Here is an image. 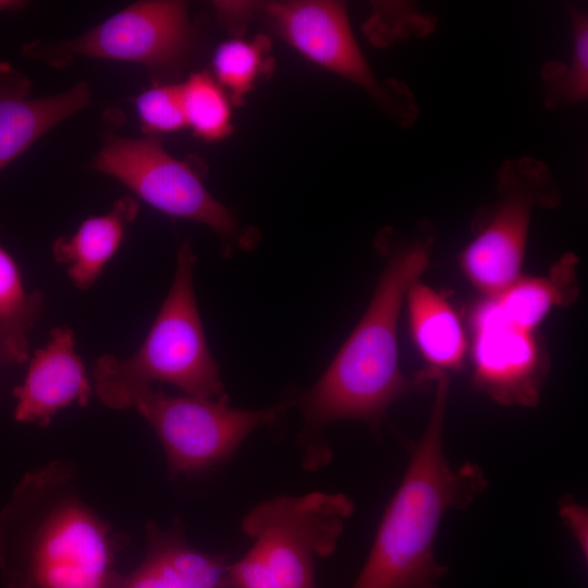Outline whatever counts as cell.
I'll use <instances>...</instances> for the list:
<instances>
[{
	"mask_svg": "<svg viewBox=\"0 0 588 588\" xmlns=\"http://www.w3.org/2000/svg\"><path fill=\"white\" fill-rule=\"evenodd\" d=\"M548 99L554 102H576L588 94V21L583 12H573V57L560 74H550Z\"/></svg>",
	"mask_w": 588,
	"mask_h": 588,
	"instance_id": "obj_21",
	"label": "cell"
},
{
	"mask_svg": "<svg viewBox=\"0 0 588 588\" xmlns=\"http://www.w3.org/2000/svg\"><path fill=\"white\" fill-rule=\"evenodd\" d=\"M473 327L476 384L501 404L535 405L544 364L532 332L504 321L491 298L475 310Z\"/></svg>",
	"mask_w": 588,
	"mask_h": 588,
	"instance_id": "obj_10",
	"label": "cell"
},
{
	"mask_svg": "<svg viewBox=\"0 0 588 588\" xmlns=\"http://www.w3.org/2000/svg\"><path fill=\"white\" fill-rule=\"evenodd\" d=\"M195 260L191 244L183 243L171 287L136 353L127 358L106 354L95 362L91 385L106 406L131 408L134 397L156 382L199 399L228 396L196 301Z\"/></svg>",
	"mask_w": 588,
	"mask_h": 588,
	"instance_id": "obj_4",
	"label": "cell"
},
{
	"mask_svg": "<svg viewBox=\"0 0 588 588\" xmlns=\"http://www.w3.org/2000/svg\"><path fill=\"white\" fill-rule=\"evenodd\" d=\"M145 131L169 133L186 126L181 85H156L135 101Z\"/></svg>",
	"mask_w": 588,
	"mask_h": 588,
	"instance_id": "obj_22",
	"label": "cell"
},
{
	"mask_svg": "<svg viewBox=\"0 0 588 588\" xmlns=\"http://www.w3.org/2000/svg\"><path fill=\"white\" fill-rule=\"evenodd\" d=\"M91 166L159 211L205 224L233 246L250 247L230 210L186 163L169 155L156 139L109 134Z\"/></svg>",
	"mask_w": 588,
	"mask_h": 588,
	"instance_id": "obj_7",
	"label": "cell"
},
{
	"mask_svg": "<svg viewBox=\"0 0 588 588\" xmlns=\"http://www.w3.org/2000/svg\"><path fill=\"white\" fill-rule=\"evenodd\" d=\"M266 11L283 38L315 63L378 96L382 93L350 26L334 1L270 3Z\"/></svg>",
	"mask_w": 588,
	"mask_h": 588,
	"instance_id": "obj_11",
	"label": "cell"
},
{
	"mask_svg": "<svg viewBox=\"0 0 588 588\" xmlns=\"http://www.w3.org/2000/svg\"><path fill=\"white\" fill-rule=\"evenodd\" d=\"M23 7L20 1H0V10H19Z\"/></svg>",
	"mask_w": 588,
	"mask_h": 588,
	"instance_id": "obj_24",
	"label": "cell"
},
{
	"mask_svg": "<svg viewBox=\"0 0 588 588\" xmlns=\"http://www.w3.org/2000/svg\"><path fill=\"white\" fill-rule=\"evenodd\" d=\"M438 385L425 433L414 444L405 475L388 504L368 558L352 588H438L446 569L434 541L444 514L467 507L487 487L482 469L453 467L443 448L448 379Z\"/></svg>",
	"mask_w": 588,
	"mask_h": 588,
	"instance_id": "obj_3",
	"label": "cell"
},
{
	"mask_svg": "<svg viewBox=\"0 0 588 588\" xmlns=\"http://www.w3.org/2000/svg\"><path fill=\"white\" fill-rule=\"evenodd\" d=\"M29 81L0 63V171L50 128L89 102L85 83L44 98H28Z\"/></svg>",
	"mask_w": 588,
	"mask_h": 588,
	"instance_id": "obj_14",
	"label": "cell"
},
{
	"mask_svg": "<svg viewBox=\"0 0 588 588\" xmlns=\"http://www.w3.org/2000/svg\"><path fill=\"white\" fill-rule=\"evenodd\" d=\"M191 38L186 5L180 1H140L111 15L82 36L28 44V56L65 64L72 56L163 66L185 52Z\"/></svg>",
	"mask_w": 588,
	"mask_h": 588,
	"instance_id": "obj_8",
	"label": "cell"
},
{
	"mask_svg": "<svg viewBox=\"0 0 588 588\" xmlns=\"http://www.w3.org/2000/svg\"><path fill=\"white\" fill-rule=\"evenodd\" d=\"M267 42L230 39L215 52L212 64L218 82L229 89L235 101H240L256 83L264 66Z\"/></svg>",
	"mask_w": 588,
	"mask_h": 588,
	"instance_id": "obj_20",
	"label": "cell"
},
{
	"mask_svg": "<svg viewBox=\"0 0 588 588\" xmlns=\"http://www.w3.org/2000/svg\"><path fill=\"white\" fill-rule=\"evenodd\" d=\"M573 265L574 258H565L550 277H519L502 293L488 298L493 301L504 321L532 332L554 306L565 304L563 283L573 272Z\"/></svg>",
	"mask_w": 588,
	"mask_h": 588,
	"instance_id": "obj_18",
	"label": "cell"
},
{
	"mask_svg": "<svg viewBox=\"0 0 588 588\" xmlns=\"http://www.w3.org/2000/svg\"><path fill=\"white\" fill-rule=\"evenodd\" d=\"M28 360L23 382L13 389L15 420L45 427L60 409L88 404L94 390L71 328L52 329L46 345Z\"/></svg>",
	"mask_w": 588,
	"mask_h": 588,
	"instance_id": "obj_12",
	"label": "cell"
},
{
	"mask_svg": "<svg viewBox=\"0 0 588 588\" xmlns=\"http://www.w3.org/2000/svg\"><path fill=\"white\" fill-rule=\"evenodd\" d=\"M293 400L260 409L230 406L229 396L218 400L168 395L152 387L133 400L151 426L167 457L172 477L197 474L228 460L254 430L273 425Z\"/></svg>",
	"mask_w": 588,
	"mask_h": 588,
	"instance_id": "obj_6",
	"label": "cell"
},
{
	"mask_svg": "<svg viewBox=\"0 0 588 588\" xmlns=\"http://www.w3.org/2000/svg\"><path fill=\"white\" fill-rule=\"evenodd\" d=\"M181 88L186 126L208 140L224 137L231 128V111L221 86L208 74L195 73Z\"/></svg>",
	"mask_w": 588,
	"mask_h": 588,
	"instance_id": "obj_19",
	"label": "cell"
},
{
	"mask_svg": "<svg viewBox=\"0 0 588 588\" xmlns=\"http://www.w3.org/2000/svg\"><path fill=\"white\" fill-rule=\"evenodd\" d=\"M564 519L578 538L580 547L586 551L587 544L584 542V528L587 526V514L581 505L575 501L565 502L562 507ZM586 538V537H585Z\"/></svg>",
	"mask_w": 588,
	"mask_h": 588,
	"instance_id": "obj_23",
	"label": "cell"
},
{
	"mask_svg": "<svg viewBox=\"0 0 588 588\" xmlns=\"http://www.w3.org/2000/svg\"><path fill=\"white\" fill-rule=\"evenodd\" d=\"M147 548L131 573H114L108 588H220L226 580L224 555L204 553L192 547L177 517L170 528L146 526Z\"/></svg>",
	"mask_w": 588,
	"mask_h": 588,
	"instance_id": "obj_13",
	"label": "cell"
},
{
	"mask_svg": "<svg viewBox=\"0 0 588 588\" xmlns=\"http://www.w3.org/2000/svg\"><path fill=\"white\" fill-rule=\"evenodd\" d=\"M429 250L428 241L416 242L390 257L356 328L319 380L293 400L304 417L306 468L330 460L318 438L323 427L354 419L379 432L388 408L414 389L399 368L397 321L409 287L429 265Z\"/></svg>",
	"mask_w": 588,
	"mask_h": 588,
	"instance_id": "obj_1",
	"label": "cell"
},
{
	"mask_svg": "<svg viewBox=\"0 0 588 588\" xmlns=\"http://www.w3.org/2000/svg\"><path fill=\"white\" fill-rule=\"evenodd\" d=\"M405 298L411 332L425 360L436 371L457 367L467 345L461 321L451 305L418 281L409 287Z\"/></svg>",
	"mask_w": 588,
	"mask_h": 588,
	"instance_id": "obj_16",
	"label": "cell"
},
{
	"mask_svg": "<svg viewBox=\"0 0 588 588\" xmlns=\"http://www.w3.org/2000/svg\"><path fill=\"white\" fill-rule=\"evenodd\" d=\"M541 172L504 169L503 196L495 212L462 253L465 275L487 297L499 295L520 277L536 196L532 187L540 184Z\"/></svg>",
	"mask_w": 588,
	"mask_h": 588,
	"instance_id": "obj_9",
	"label": "cell"
},
{
	"mask_svg": "<svg viewBox=\"0 0 588 588\" xmlns=\"http://www.w3.org/2000/svg\"><path fill=\"white\" fill-rule=\"evenodd\" d=\"M220 588H231V587L229 586L228 580H225V583Z\"/></svg>",
	"mask_w": 588,
	"mask_h": 588,
	"instance_id": "obj_25",
	"label": "cell"
},
{
	"mask_svg": "<svg viewBox=\"0 0 588 588\" xmlns=\"http://www.w3.org/2000/svg\"><path fill=\"white\" fill-rule=\"evenodd\" d=\"M0 363H2V360H1V356H0Z\"/></svg>",
	"mask_w": 588,
	"mask_h": 588,
	"instance_id": "obj_26",
	"label": "cell"
},
{
	"mask_svg": "<svg viewBox=\"0 0 588 588\" xmlns=\"http://www.w3.org/2000/svg\"><path fill=\"white\" fill-rule=\"evenodd\" d=\"M52 462L28 473L0 514V568L10 588H108L119 540Z\"/></svg>",
	"mask_w": 588,
	"mask_h": 588,
	"instance_id": "obj_2",
	"label": "cell"
},
{
	"mask_svg": "<svg viewBox=\"0 0 588 588\" xmlns=\"http://www.w3.org/2000/svg\"><path fill=\"white\" fill-rule=\"evenodd\" d=\"M42 293L28 292L14 258L0 245V356L8 365L29 359V335L42 308Z\"/></svg>",
	"mask_w": 588,
	"mask_h": 588,
	"instance_id": "obj_17",
	"label": "cell"
},
{
	"mask_svg": "<svg viewBox=\"0 0 588 588\" xmlns=\"http://www.w3.org/2000/svg\"><path fill=\"white\" fill-rule=\"evenodd\" d=\"M130 197L115 201L111 210L84 220L72 236L54 241V259L66 266V274L79 290L90 287L117 253L130 222L137 215Z\"/></svg>",
	"mask_w": 588,
	"mask_h": 588,
	"instance_id": "obj_15",
	"label": "cell"
},
{
	"mask_svg": "<svg viewBox=\"0 0 588 588\" xmlns=\"http://www.w3.org/2000/svg\"><path fill=\"white\" fill-rule=\"evenodd\" d=\"M354 511L345 494L320 491L281 495L255 506L243 519L249 550L229 564L231 588H317L315 561L332 554Z\"/></svg>",
	"mask_w": 588,
	"mask_h": 588,
	"instance_id": "obj_5",
	"label": "cell"
}]
</instances>
